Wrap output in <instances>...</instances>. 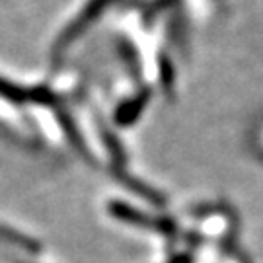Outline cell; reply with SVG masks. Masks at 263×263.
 Instances as JSON below:
<instances>
[{"label":"cell","mask_w":263,"mask_h":263,"mask_svg":"<svg viewBox=\"0 0 263 263\" xmlns=\"http://www.w3.org/2000/svg\"><path fill=\"white\" fill-rule=\"evenodd\" d=\"M259 144H261V148H263V127H261V131H259Z\"/></svg>","instance_id":"obj_1"}]
</instances>
